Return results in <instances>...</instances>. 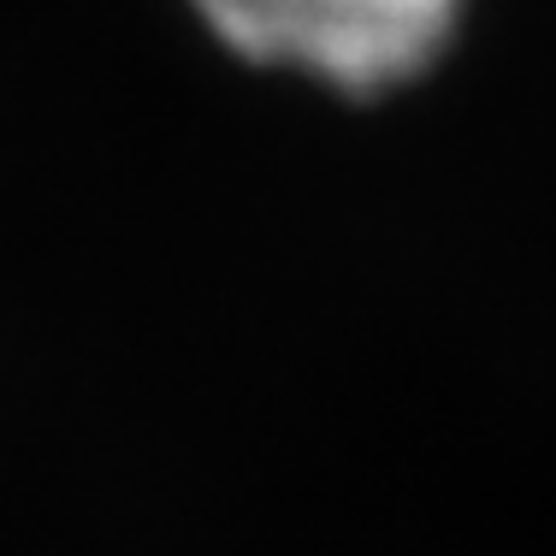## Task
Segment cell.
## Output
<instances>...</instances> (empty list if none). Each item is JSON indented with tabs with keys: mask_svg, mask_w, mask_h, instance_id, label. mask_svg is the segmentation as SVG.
<instances>
[{
	"mask_svg": "<svg viewBox=\"0 0 556 556\" xmlns=\"http://www.w3.org/2000/svg\"><path fill=\"white\" fill-rule=\"evenodd\" d=\"M243 65L338 96H386L450 54L468 0H184Z\"/></svg>",
	"mask_w": 556,
	"mask_h": 556,
	"instance_id": "cell-1",
	"label": "cell"
}]
</instances>
